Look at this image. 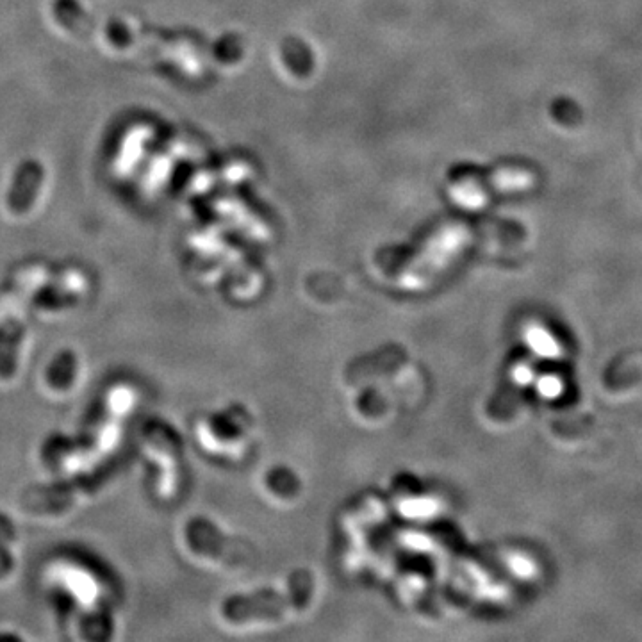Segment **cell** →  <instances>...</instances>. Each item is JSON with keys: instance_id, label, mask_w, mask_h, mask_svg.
I'll return each mask as SVG.
<instances>
[{"instance_id": "cell-1", "label": "cell", "mask_w": 642, "mask_h": 642, "mask_svg": "<svg viewBox=\"0 0 642 642\" xmlns=\"http://www.w3.org/2000/svg\"><path fill=\"white\" fill-rule=\"evenodd\" d=\"M107 471L99 468L81 477L61 478L49 486L29 487L20 496V511L25 518L45 523L72 518L95 502L109 486L113 473Z\"/></svg>"}, {"instance_id": "cell-2", "label": "cell", "mask_w": 642, "mask_h": 642, "mask_svg": "<svg viewBox=\"0 0 642 642\" xmlns=\"http://www.w3.org/2000/svg\"><path fill=\"white\" fill-rule=\"evenodd\" d=\"M47 584L68 605V618L107 609L109 587L99 571L83 560L59 557L47 566Z\"/></svg>"}, {"instance_id": "cell-3", "label": "cell", "mask_w": 642, "mask_h": 642, "mask_svg": "<svg viewBox=\"0 0 642 642\" xmlns=\"http://www.w3.org/2000/svg\"><path fill=\"white\" fill-rule=\"evenodd\" d=\"M313 589V577L304 571L291 580L288 593L259 591L252 596H238L225 601L222 607L223 618L231 625L284 618L288 612L302 609L313 596Z\"/></svg>"}, {"instance_id": "cell-4", "label": "cell", "mask_w": 642, "mask_h": 642, "mask_svg": "<svg viewBox=\"0 0 642 642\" xmlns=\"http://www.w3.org/2000/svg\"><path fill=\"white\" fill-rule=\"evenodd\" d=\"M140 443L141 450L156 466L157 498L170 502L181 487V439L163 421L152 420L141 428Z\"/></svg>"}, {"instance_id": "cell-5", "label": "cell", "mask_w": 642, "mask_h": 642, "mask_svg": "<svg viewBox=\"0 0 642 642\" xmlns=\"http://www.w3.org/2000/svg\"><path fill=\"white\" fill-rule=\"evenodd\" d=\"M90 289L88 275L79 268L50 273L47 284L33 300V316L50 323L65 320L86 304Z\"/></svg>"}, {"instance_id": "cell-6", "label": "cell", "mask_w": 642, "mask_h": 642, "mask_svg": "<svg viewBox=\"0 0 642 642\" xmlns=\"http://www.w3.org/2000/svg\"><path fill=\"white\" fill-rule=\"evenodd\" d=\"M40 462L43 470L56 480L81 477L102 468L97 457L84 443L83 437L65 436V434H56L43 443Z\"/></svg>"}, {"instance_id": "cell-7", "label": "cell", "mask_w": 642, "mask_h": 642, "mask_svg": "<svg viewBox=\"0 0 642 642\" xmlns=\"http://www.w3.org/2000/svg\"><path fill=\"white\" fill-rule=\"evenodd\" d=\"M86 379V363L75 350H61L52 357L42 375V387L45 395L63 402L74 396Z\"/></svg>"}, {"instance_id": "cell-8", "label": "cell", "mask_w": 642, "mask_h": 642, "mask_svg": "<svg viewBox=\"0 0 642 642\" xmlns=\"http://www.w3.org/2000/svg\"><path fill=\"white\" fill-rule=\"evenodd\" d=\"M29 320L0 325V387L13 386L25 368L31 346Z\"/></svg>"}, {"instance_id": "cell-9", "label": "cell", "mask_w": 642, "mask_h": 642, "mask_svg": "<svg viewBox=\"0 0 642 642\" xmlns=\"http://www.w3.org/2000/svg\"><path fill=\"white\" fill-rule=\"evenodd\" d=\"M184 537H186V544L190 546L191 552L204 557V559H218L225 560V562L236 559L238 562H243L241 555L231 553L229 541L207 519H191L188 527L184 530Z\"/></svg>"}, {"instance_id": "cell-10", "label": "cell", "mask_w": 642, "mask_h": 642, "mask_svg": "<svg viewBox=\"0 0 642 642\" xmlns=\"http://www.w3.org/2000/svg\"><path fill=\"white\" fill-rule=\"evenodd\" d=\"M138 404H140L138 387L127 380H116L102 391L97 409L127 423L131 420Z\"/></svg>"}, {"instance_id": "cell-11", "label": "cell", "mask_w": 642, "mask_h": 642, "mask_svg": "<svg viewBox=\"0 0 642 642\" xmlns=\"http://www.w3.org/2000/svg\"><path fill=\"white\" fill-rule=\"evenodd\" d=\"M43 181V168L36 161L20 166L13 190L9 193L8 207L13 214H24L33 207L34 198L40 191Z\"/></svg>"}, {"instance_id": "cell-12", "label": "cell", "mask_w": 642, "mask_h": 642, "mask_svg": "<svg viewBox=\"0 0 642 642\" xmlns=\"http://www.w3.org/2000/svg\"><path fill=\"white\" fill-rule=\"evenodd\" d=\"M17 571V546L0 544V587L11 584L17 577Z\"/></svg>"}, {"instance_id": "cell-13", "label": "cell", "mask_w": 642, "mask_h": 642, "mask_svg": "<svg viewBox=\"0 0 642 642\" xmlns=\"http://www.w3.org/2000/svg\"><path fill=\"white\" fill-rule=\"evenodd\" d=\"M0 544L4 546H17L18 535L15 530V525L11 523V519L4 514H0Z\"/></svg>"}]
</instances>
